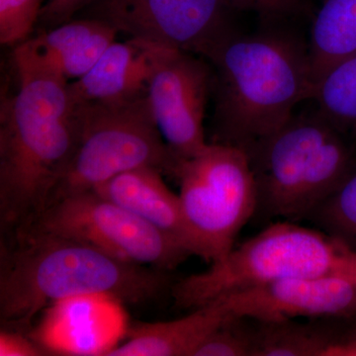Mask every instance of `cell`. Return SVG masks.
<instances>
[{"instance_id": "obj_8", "label": "cell", "mask_w": 356, "mask_h": 356, "mask_svg": "<svg viewBox=\"0 0 356 356\" xmlns=\"http://www.w3.org/2000/svg\"><path fill=\"white\" fill-rule=\"evenodd\" d=\"M29 229L74 238L121 261L161 271L177 268L192 255L175 238L95 191L51 204Z\"/></svg>"}, {"instance_id": "obj_25", "label": "cell", "mask_w": 356, "mask_h": 356, "mask_svg": "<svg viewBox=\"0 0 356 356\" xmlns=\"http://www.w3.org/2000/svg\"><path fill=\"white\" fill-rule=\"evenodd\" d=\"M327 356H356V332L351 336L337 337Z\"/></svg>"}, {"instance_id": "obj_6", "label": "cell", "mask_w": 356, "mask_h": 356, "mask_svg": "<svg viewBox=\"0 0 356 356\" xmlns=\"http://www.w3.org/2000/svg\"><path fill=\"white\" fill-rule=\"evenodd\" d=\"M76 105L79 139L50 205L67 196L95 191L137 168H156L175 177L181 161L159 132L147 95L128 102Z\"/></svg>"}, {"instance_id": "obj_4", "label": "cell", "mask_w": 356, "mask_h": 356, "mask_svg": "<svg viewBox=\"0 0 356 356\" xmlns=\"http://www.w3.org/2000/svg\"><path fill=\"white\" fill-rule=\"evenodd\" d=\"M243 151L257 189L254 216L264 219H308L356 168L346 136L318 111L293 115Z\"/></svg>"}, {"instance_id": "obj_21", "label": "cell", "mask_w": 356, "mask_h": 356, "mask_svg": "<svg viewBox=\"0 0 356 356\" xmlns=\"http://www.w3.org/2000/svg\"><path fill=\"white\" fill-rule=\"evenodd\" d=\"M47 0H0V42L17 46L29 38L38 24Z\"/></svg>"}, {"instance_id": "obj_23", "label": "cell", "mask_w": 356, "mask_h": 356, "mask_svg": "<svg viewBox=\"0 0 356 356\" xmlns=\"http://www.w3.org/2000/svg\"><path fill=\"white\" fill-rule=\"evenodd\" d=\"M96 0H47L42 8L38 23L42 30L49 29L74 19L76 14Z\"/></svg>"}, {"instance_id": "obj_10", "label": "cell", "mask_w": 356, "mask_h": 356, "mask_svg": "<svg viewBox=\"0 0 356 356\" xmlns=\"http://www.w3.org/2000/svg\"><path fill=\"white\" fill-rule=\"evenodd\" d=\"M212 69L196 55L165 49L149 79L147 97L163 140L179 161L207 147L204 117Z\"/></svg>"}, {"instance_id": "obj_12", "label": "cell", "mask_w": 356, "mask_h": 356, "mask_svg": "<svg viewBox=\"0 0 356 356\" xmlns=\"http://www.w3.org/2000/svg\"><path fill=\"white\" fill-rule=\"evenodd\" d=\"M118 34L116 28L98 18L72 19L14 47L13 65L72 83L95 65Z\"/></svg>"}, {"instance_id": "obj_18", "label": "cell", "mask_w": 356, "mask_h": 356, "mask_svg": "<svg viewBox=\"0 0 356 356\" xmlns=\"http://www.w3.org/2000/svg\"><path fill=\"white\" fill-rule=\"evenodd\" d=\"M337 337L324 327L291 320L259 322L252 356H327Z\"/></svg>"}, {"instance_id": "obj_9", "label": "cell", "mask_w": 356, "mask_h": 356, "mask_svg": "<svg viewBox=\"0 0 356 356\" xmlns=\"http://www.w3.org/2000/svg\"><path fill=\"white\" fill-rule=\"evenodd\" d=\"M88 9L129 38L206 58L235 33L231 0H96Z\"/></svg>"}, {"instance_id": "obj_15", "label": "cell", "mask_w": 356, "mask_h": 356, "mask_svg": "<svg viewBox=\"0 0 356 356\" xmlns=\"http://www.w3.org/2000/svg\"><path fill=\"white\" fill-rule=\"evenodd\" d=\"M231 316L226 306L215 300L177 320L138 324L123 343L100 355L194 356L200 344Z\"/></svg>"}, {"instance_id": "obj_14", "label": "cell", "mask_w": 356, "mask_h": 356, "mask_svg": "<svg viewBox=\"0 0 356 356\" xmlns=\"http://www.w3.org/2000/svg\"><path fill=\"white\" fill-rule=\"evenodd\" d=\"M95 191L130 210L197 257L179 195L168 188L159 170L152 168L130 170L112 178Z\"/></svg>"}, {"instance_id": "obj_5", "label": "cell", "mask_w": 356, "mask_h": 356, "mask_svg": "<svg viewBox=\"0 0 356 356\" xmlns=\"http://www.w3.org/2000/svg\"><path fill=\"white\" fill-rule=\"evenodd\" d=\"M343 275L356 280V254L318 229L278 221L207 270L172 285L175 306L194 310L215 300L288 278Z\"/></svg>"}, {"instance_id": "obj_11", "label": "cell", "mask_w": 356, "mask_h": 356, "mask_svg": "<svg viewBox=\"0 0 356 356\" xmlns=\"http://www.w3.org/2000/svg\"><path fill=\"white\" fill-rule=\"evenodd\" d=\"M235 317L257 322L356 315V280L343 275L288 278L219 298Z\"/></svg>"}, {"instance_id": "obj_20", "label": "cell", "mask_w": 356, "mask_h": 356, "mask_svg": "<svg viewBox=\"0 0 356 356\" xmlns=\"http://www.w3.org/2000/svg\"><path fill=\"white\" fill-rule=\"evenodd\" d=\"M247 318L231 316L210 334L194 356H252L255 327Z\"/></svg>"}, {"instance_id": "obj_19", "label": "cell", "mask_w": 356, "mask_h": 356, "mask_svg": "<svg viewBox=\"0 0 356 356\" xmlns=\"http://www.w3.org/2000/svg\"><path fill=\"white\" fill-rule=\"evenodd\" d=\"M308 220L356 254V168Z\"/></svg>"}, {"instance_id": "obj_13", "label": "cell", "mask_w": 356, "mask_h": 356, "mask_svg": "<svg viewBox=\"0 0 356 356\" xmlns=\"http://www.w3.org/2000/svg\"><path fill=\"white\" fill-rule=\"evenodd\" d=\"M165 50L136 39L115 41L84 76L69 83L72 100L76 104L115 103L147 95L154 67Z\"/></svg>"}, {"instance_id": "obj_22", "label": "cell", "mask_w": 356, "mask_h": 356, "mask_svg": "<svg viewBox=\"0 0 356 356\" xmlns=\"http://www.w3.org/2000/svg\"><path fill=\"white\" fill-rule=\"evenodd\" d=\"M234 8L252 11L266 19L296 15L306 8L308 0H231Z\"/></svg>"}, {"instance_id": "obj_16", "label": "cell", "mask_w": 356, "mask_h": 356, "mask_svg": "<svg viewBox=\"0 0 356 356\" xmlns=\"http://www.w3.org/2000/svg\"><path fill=\"white\" fill-rule=\"evenodd\" d=\"M314 83L356 51V0H323L308 47Z\"/></svg>"}, {"instance_id": "obj_2", "label": "cell", "mask_w": 356, "mask_h": 356, "mask_svg": "<svg viewBox=\"0 0 356 356\" xmlns=\"http://www.w3.org/2000/svg\"><path fill=\"white\" fill-rule=\"evenodd\" d=\"M163 273L74 238L29 229L1 242L0 318L28 325L49 304L83 297L140 305L165 289Z\"/></svg>"}, {"instance_id": "obj_3", "label": "cell", "mask_w": 356, "mask_h": 356, "mask_svg": "<svg viewBox=\"0 0 356 356\" xmlns=\"http://www.w3.org/2000/svg\"><path fill=\"white\" fill-rule=\"evenodd\" d=\"M207 58L213 65L214 143L247 149L313 97L308 48L290 35L234 33Z\"/></svg>"}, {"instance_id": "obj_7", "label": "cell", "mask_w": 356, "mask_h": 356, "mask_svg": "<svg viewBox=\"0 0 356 356\" xmlns=\"http://www.w3.org/2000/svg\"><path fill=\"white\" fill-rule=\"evenodd\" d=\"M197 257L219 261L234 248L241 229L255 215L257 189L247 153L241 147L212 143L180 161L175 177Z\"/></svg>"}, {"instance_id": "obj_24", "label": "cell", "mask_w": 356, "mask_h": 356, "mask_svg": "<svg viewBox=\"0 0 356 356\" xmlns=\"http://www.w3.org/2000/svg\"><path fill=\"white\" fill-rule=\"evenodd\" d=\"M44 350L38 344L33 343L17 332L2 330L0 334V355L1 356H38L44 355Z\"/></svg>"}, {"instance_id": "obj_17", "label": "cell", "mask_w": 356, "mask_h": 356, "mask_svg": "<svg viewBox=\"0 0 356 356\" xmlns=\"http://www.w3.org/2000/svg\"><path fill=\"white\" fill-rule=\"evenodd\" d=\"M312 99L339 132L356 137V51L318 79Z\"/></svg>"}, {"instance_id": "obj_1", "label": "cell", "mask_w": 356, "mask_h": 356, "mask_svg": "<svg viewBox=\"0 0 356 356\" xmlns=\"http://www.w3.org/2000/svg\"><path fill=\"white\" fill-rule=\"evenodd\" d=\"M15 72L17 89L0 106V224L8 240L50 205L79 132L69 83L35 70Z\"/></svg>"}]
</instances>
